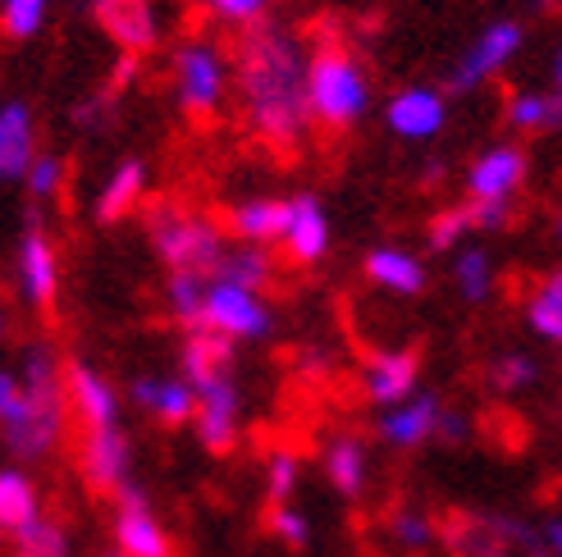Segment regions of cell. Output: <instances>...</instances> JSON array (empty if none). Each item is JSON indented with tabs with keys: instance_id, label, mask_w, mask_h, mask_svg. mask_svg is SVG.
Instances as JSON below:
<instances>
[{
	"instance_id": "obj_1",
	"label": "cell",
	"mask_w": 562,
	"mask_h": 557,
	"mask_svg": "<svg viewBox=\"0 0 562 557\" xmlns=\"http://www.w3.org/2000/svg\"><path fill=\"white\" fill-rule=\"evenodd\" d=\"M306 65H312V50L279 23L247 27L234 46V88L243 101V120L266 147L284 156H293L316 124L312 101H306Z\"/></svg>"
},
{
	"instance_id": "obj_2",
	"label": "cell",
	"mask_w": 562,
	"mask_h": 557,
	"mask_svg": "<svg viewBox=\"0 0 562 557\" xmlns=\"http://www.w3.org/2000/svg\"><path fill=\"white\" fill-rule=\"evenodd\" d=\"M306 101H312V120L325 133H348L352 124L367 120L371 110V73L361 55L344 42L312 46V65H306Z\"/></svg>"
},
{
	"instance_id": "obj_3",
	"label": "cell",
	"mask_w": 562,
	"mask_h": 557,
	"mask_svg": "<svg viewBox=\"0 0 562 557\" xmlns=\"http://www.w3.org/2000/svg\"><path fill=\"white\" fill-rule=\"evenodd\" d=\"M23 416L10 421L5 430V443L10 453L23 457V462H37L46 457L55 443L65 434V421H69V398H65V371L55 366V356L46 348H33L23 356Z\"/></svg>"
},
{
	"instance_id": "obj_4",
	"label": "cell",
	"mask_w": 562,
	"mask_h": 557,
	"mask_svg": "<svg viewBox=\"0 0 562 557\" xmlns=\"http://www.w3.org/2000/svg\"><path fill=\"white\" fill-rule=\"evenodd\" d=\"M147 234H151L156 257L170 265V274L211 278L215 265L224 261V252H229L220 225H211L206 215H196L188 206H175V202H156L147 211Z\"/></svg>"
},
{
	"instance_id": "obj_5",
	"label": "cell",
	"mask_w": 562,
	"mask_h": 557,
	"mask_svg": "<svg viewBox=\"0 0 562 557\" xmlns=\"http://www.w3.org/2000/svg\"><path fill=\"white\" fill-rule=\"evenodd\" d=\"M170 82H175V101L183 115L192 124H211L224 110V96H229L234 55L215 37H183L170 60Z\"/></svg>"
},
{
	"instance_id": "obj_6",
	"label": "cell",
	"mask_w": 562,
	"mask_h": 557,
	"mask_svg": "<svg viewBox=\"0 0 562 557\" xmlns=\"http://www.w3.org/2000/svg\"><path fill=\"white\" fill-rule=\"evenodd\" d=\"M521 46H526L521 19H494V23H485L481 33L471 37V46L462 50V60H458L453 78H448V88H453V92H475L498 69H508L521 55Z\"/></svg>"
},
{
	"instance_id": "obj_7",
	"label": "cell",
	"mask_w": 562,
	"mask_h": 557,
	"mask_svg": "<svg viewBox=\"0 0 562 557\" xmlns=\"http://www.w3.org/2000/svg\"><path fill=\"white\" fill-rule=\"evenodd\" d=\"M206 329L224 333V339H266L270 311L257 293L224 284V278H206Z\"/></svg>"
},
{
	"instance_id": "obj_8",
	"label": "cell",
	"mask_w": 562,
	"mask_h": 557,
	"mask_svg": "<svg viewBox=\"0 0 562 557\" xmlns=\"http://www.w3.org/2000/svg\"><path fill=\"white\" fill-rule=\"evenodd\" d=\"M384 124L393 137H403V143H430L448 124V96L439 88H420V82L416 88H403L389 96Z\"/></svg>"
},
{
	"instance_id": "obj_9",
	"label": "cell",
	"mask_w": 562,
	"mask_h": 557,
	"mask_svg": "<svg viewBox=\"0 0 562 557\" xmlns=\"http://www.w3.org/2000/svg\"><path fill=\"white\" fill-rule=\"evenodd\" d=\"M115 548L128 553V557H170V535L165 525L156 521L151 503L143 498L133 480L120 489V508H115Z\"/></svg>"
},
{
	"instance_id": "obj_10",
	"label": "cell",
	"mask_w": 562,
	"mask_h": 557,
	"mask_svg": "<svg viewBox=\"0 0 562 557\" xmlns=\"http://www.w3.org/2000/svg\"><path fill=\"white\" fill-rule=\"evenodd\" d=\"M530 160L517 143H498L481 151L467 170V197L471 202H513V192L526 183Z\"/></svg>"
},
{
	"instance_id": "obj_11",
	"label": "cell",
	"mask_w": 562,
	"mask_h": 557,
	"mask_svg": "<svg viewBox=\"0 0 562 557\" xmlns=\"http://www.w3.org/2000/svg\"><path fill=\"white\" fill-rule=\"evenodd\" d=\"M92 14L124 55H147L160 42V14L151 0H92Z\"/></svg>"
},
{
	"instance_id": "obj_12",
	"label": "cell",
	"mask_w": 562,
	"mask_h": 557,
	"mask_svg": "<svg viewBox=\"0 0 562 557\" xmlns=\"http://www.w3.org/2000/svg\"><path fill=\"white\" fill-rule=\"evenodd\" d=\"M65 398H69V416H78L82 430H105L120 425V398L88 361H69L65 366Z\"/></svg>"
},
{
	"instance_id": "obj_13",
	"label": "cell",
	"mask_w": 562,
	"mask_h": 557,
	"mask_svg": "<svg viewBox=\"0 0 562 557\" xmlns=\"http://www.w3.org/2000/svg\"><path fill=\"white\" fill-rule=\"evenodd\" d=\"M19 284H23L27 302H33L37 311H50L55 293H60V261H55V247L42 234L37 219L27 225V234L19 242Z\"/></svg>"
},
{
	"instance_id": "obj_14",
	"label": "cell",
	"mask_w": 562,
	"mask_h": 557,
	"mask_svg": "<svg viewBox=\"0 0 562 557\" xmlns=\"http://www.w3.org/2000/svg\"><path fill=\"white\" fill-rule=\"evenodd\" d=\"M37 160V120L27 101L0 105V183H23Z\"/></svg>"
},
{
	"instance_id": "obj_15",
	"label": "cell",
	"mask_w": 562,
	"mask_h": 557,
	"mask_svg": "<svg viewBox=\"0 0 562 557\" xmlns=\"http://www.w3.org/2000/svg\"><path fill=\"white\" fill-rule=\"evenodd\" d=\"M196 439L206 443L211 453H229L238 439V388L224 375L215 384H206L196 394Z\"/></svg>"
},
{
	"instance_id": "obj_16",
	"label": "cell",
	"mask_w": 562,
	"mask_h": 557,
	"mask_svg": "<svg viewBox=\"0 0 562 557\" xmlns=\"http://www.w3.org/2000/svg\"><path fill=\"white\" fill-rule=\"evenodd\" d=\"M284 252L293 265H316L329 252V215L312 192L289 197V229H284Z\"/></svg>"
},
{
	"instance_id": "obj_17",
	"label": "cell",
	"mask_w": 562,
	"mask_h": 557,
	"mask_svg": "<svg viewBox=\"0 0 562 557\" xmlns=\"http://www.w3.org/2000/svg\"><path fill=\"white\" fill-rule=\"evenodd\" d=\"M416 375H420V352L416 348H403V352H375L367 361V375H361V384H367V398L371 402L398 407V402L412 398Z\"/></svg>"
},
{
	"instance_id": "obj_18",
	"label": "cell",
	"mask_w": 562,
	"mask_h": 557,
	"mask_svg": "<svg viewBox=\"0 0 562 557\" xmlns=\"http://www.w3.org/2000/svg\"><path fill=\"white\" fill-rule=\"evenodd\" d=\"M82 476L97 489H124L128 485V434L120 425L82 434Z\"/></svg>"
},
{
	"instance_id": "obj_19",
	"label": "cell",
	"mask_w": 562,
	"mask_h": 557,
	"mask_svg": "<svg viewBox=\"0 0 562 557\" xmlns=\"http://www.w3.org/2000/svg\"><path fill=\"white\" fill-rule=\"evenodd\" d=\"M179 366H183V379L196 388V394H202L206 384L229 375V366H234V339H224V333H215V329H188Z\"/></svg>"
},
{
	"instance_id": "obj_20",
	"label": "cell",
	"mask_w": 562,
	"mask_h": 557,
	"mask_svg": "<svg viewBox=\"0 0 562 557\" xmlns=\"http://www.w3.org/2000/svg\"><path fill=\"white\" fill-rule=\"evenodd\" d=\"M439 416H443V407L435 394H412L380 421V439L393 443V448H416V443L439 434Z\"/></svg>"
},
{
	"instance_id": "obj_21",
	"label": "cell",
	"mask_w": 562,
	"mask_h": 557,
	"mask_svg": "<svg viewBox=\"0 0 562 557\" xmlns=\"http://www.w3.org/2000/svg\"><path fill=\"white\" fill-rule=\"evenodd\" d=\"M284 229H289V202L247 197V202L229 206V234H234L238 242H251V247L284 242Z\"/></svg>"
},
{
	"instance_id": "obj_22",
	"label": "cell",
	"mask_w": 562,
	"mask_h": 557,
	"mask_svg": "<svg viewBox=\"0 0 562 557\" xmlns=\"http://www.w3.org/2000/svg\"><path fill=\"white\" fill-rule=\"evenodd\" d=\"M133 402L165 425L196 421V388L188 379H133Z\"/></svg>"
},
{
	"instance_id": "obj_23",
	"label": "cell",
	"mask_w": 562,
	"mask_h": 557,
	"mask_svg": "<svg viewBox=\"0 0 562 557\" xmlns=\"http://www.w3.org/2000/svg\"><path fill=\"white\" fill-rule=\"evenodd\" d=\"M143 197H147V164L128 156L101 183V192H97V219H101V225H115V219H124Z\"/></svg>"
},
{
	"instance_id": "obj_24",
	"label": "cell",
	"mask_w": 562,
	"mask_h": 557,
	"mask_svg": "<svg viewBox=\"0 0 562 557\" xmlns=\"http://www.w3.org/2000/svg\"><path fill=\"white\" fill-rule=\"evenodd\" d=\"M367 274H371V284H380L389 293H403V297L426 288V265H420L412 252H398V247H375L367 257Z\"/></svg>"
},
{
	"instance_id": "obj_25",
	"label": "cell",
	"mask_w": 562,
	"mask_h": 557,
	"mask_svg": "<svg viewBox=\"0 0 562 557\" xmlns=\"http://www.w3.org/2000/svg\"><path fill=\"white\" fill-rule=\"evenodd\" d=\"M42 516L37 508V485L23 470L5 466L0 470V535H19L23 525H33Z\"/></svg>"
},
{
	"instance_id": "obj_26",
	"label": "cell",
	"mask_w": 562,
	"mask_h": 557,
	"mask_svg": "<svg viewBox=\"0 0 562 557\" xmlns=\"http://www.w3.org/2000/svg\"><path fill=\"white\" fill-rule=\"evenodd\" d=\"M270 274H274V261H270L266 247L243 242V247H229V252H224V261L215 265L211 278H224V284H238L247 293H257V288L270 284Z\"/></svg>"
},
{
	"instance_id": "obj_27",
	"label": "cell",
	"mask_w": 562,
	"mask_h": 557,
	"mask_svg": "<svg viewBox=\"0 0 562 557\" xmlns=\"http://www.w3.org/2000/svg\"><path fill=\"white\" fill-rule=\"evenodd\" d=\"M508 128H517V133L562 128V96H553V92H513L508 96Z\"/></svg>"
},
{
	"instance_id": "obj_28",
	"label": "cell",
	"mask_w": 562,
	"mask_h": 557,
	"mask_svg": "<svg viewBox=\"0 0 562 557\" xmlns=\"http://www.w3.org/2000/svg\"><path fill=\"white\" fill-rule=\"evenodd\" d=\"M325 470H329V480L339 493L357 498L361 489H367V448H361L357 439H334L329 448H325Z\"/></svg>"
},
{
	"instance_id": "obj_29",
	"label": "cell",
	"mask_w": 562,
	"mask_h": 557,
	"mask_svg": "<svg viewBox=\"0 0 562 557\" xmlns=\"http://www.w3.org/2000/svg\"><path fill=\"white\" fill-rule=\"evenodd\" d=\"M526 320L536 333H544L549 343H562V270L544 274L536 284V293L526 302Z\"/></svg>"
},
{
	"instance_id": "obj_30",
	"label": "cell",
	"mask_w": 562,
	"mask_h": 557,
	"mask_svg": "<svg viewBox=\"0 0 562 557\" xmlns=\"http://www.w3.org/2000/svg\"><path fill=\"white\" fill-rule=\"evenodd\" d=\"M165 302H170V316L183 329H206V278L202 274H170Z\"/></svg>"
},
{
	"instance_id": "obj_31",
	"label": "cell",
	"mask_w": 562,
	"mask_h": 557,
	"mask_svg": "<svg viewBox=\"0 0 562 557\" xmlns=\"http://www.w3.org/2000/svg\"><path fill=\"white\" fill-rule=\"evenodd\" d=\"M50 14V0H0V37L5 42H33Z\"/></svg>"
},
{
	"instance_id": "obj_32",
	"label": "cell",
	"mask_w": 562,
	"mask_h": 557,
	"mask_svg": "<svg viewBox=\"0 0 562 557\" xmlns=\"http://www.w3.org/2000/svg\"><path fill=\"white\" fill-rule=\"evenodd\" d=\"M14 557H69V539L60 531V521L37 516L33 525H23L14 535Z\"/></svg>"
},
{
	"instance_id": "obj_33",
	"label": "cell",
	"mask_w": 562,
	"mask_h": 557,
	"mask_svg": "<svg viewBox=\"0 0 562 557\" xmlns=\"http://www.w3.org/2000/svg\"><path fill=\"white\" fill-rule=\"evenodd\" d=\"M23 187H27V197H33V202L55 197V192L65 187V156H55V151H37L33 170L23 174Z\"/></svg>"
},
{
	"instance_id": "obj_34",
	"label": "cell",
	"mask_w": 562,
	"mask_h": 557,
	"mask_svg": "<svg viewBox=\"0 0 562 557\" xmlns=\"http://www.w3.org/2000/svg\"><path fill=\"white\" fill-rule=\"evenodd\" d=\"M202 5L211 10V19L215 23H224V27H257V23H266V14H270V5L274 0H202Z\"/></svg>"
},
{
	"instance_id": "obj_35",
	"label": "cell",
	"mask_w": 562,
	"mask_h": 557,
	"mask_svg": "<svg viewBox=\"0 0 562 557\" xmlns=\"http://www.w3.org/2000/svg\"><path fill=\"white\" fill-rule=\"evenodd\" d=\"M453 278H458V288L467 302H485L490 293V257L481 252V247H467V252L458 257L453 265Z\"/></svg>"
},
{
	"instance_id": "obj_36",
	"label": "cell",
	"mask_w": 562,
	"mask_h": 557,
	"mask_svg": "<svg viewBox=\"0 0 562 557\" xmlns=\"http://www.w3.org/2000/svg\"><path fill=\"white\" fill-rule=\"evenodd\" d=\"M536 375H540V366L526 352H508V356H498L490 366V384L494 388H526V384H536Z\"/></svg>"
},
{
	"instance_id": "obj_37",
	"label": "cell",
	"mask_w": 562,
	"mask_h": 557,
	"mask_svg": "<svg viewBox=\"0 0 562 557\" xmlns=\"http://www.w3.org/2000/svg\"><path fill=\"white\" fill-rule=\"evenodd\" d=\"M467 234H471V211H467V206L439 211V215L430 219V247H435V252H448V247H458Z\"/></svg>"
},
{
	"instance_id": "obj_38",
	"label": "cell",
	"mask_w": 562,
	"mask_h": 557,
	"mask_svg": "<svg viewBox=\"0 0 562 557\" xmlns=\"http://www.w3.org/2000/svg\"><path fill=\"white\" fill-rule=\"evenodd\" d=\"M297 489V457L293 453H274L270 466H266V493L274 503H284V498Z\"/></svg>"
},
{
	"instance_id": "obj_39",
	"label": "cell",
	"mask_w": 562,
	"mask_h": 557,
	"mask_svg": "<svg viewBox=\"0 0 562 557\" xmlns=\"http://www.w3.org/2000/svg\"><path fill=\"white\" fill-rule=\"evenodd\" d=\"M266 525H270V535H279L284 544H293V548H302L306 544V516L302 512H293V508H284V503H274L270 512H266Z\"/></svg>"
},
{
	"instance_id": "obj_40",
	"label": "cell",
	"mask_w": 562,
	"mask_h": 557,
	"mask_svg": "<svg viewBox=\"0 0 562 557\" xmlns=\"http://www.w3.org/2000/svg\"><path fill=\"white\" fill-rule=\"evenodd\" d=\"M23 375H10V371H0V430H5L10 421H19L23 416Z\"/></svg>"
},
{
	"instance_id": "obj_41",
	"label": "cell",
	"mask_w": 562,
	"mask_h": 557,
	"mask_svg": "<svg viewBox=\"0 0 562 557\" xmlns=\"http://www.w3.org/2000/svg\"><path fill=\"white\" fill-rule=\"evenodd\" d=\"M393 535H398L403 548H426L435 531H430V521L420 512H398V516H393Z\"/></svg>"
},
{
	"instance_id": "obj_42",
	"label": "cell",
	"mask_w": 562,
	"mask_h": 557,
	"mask_svg": "<svg viewBox=\"0 0 562 557\" xmlns=\"http://www.w3.org/2000/svg\"><path fill=\"white\" fill-rule=\"evenodd\" d=\"M467 211H471V229H485V234H494V229L508 225L513 202H467Z\"/></svg>"
},
{
	"instance_id": "obj_43",
	"label": "cell",
	"mask_w": 562,
	"mask_h": 557,
	"mask_svg": "<svg viewBox=\"0 0 562 557\" xmlns=\"http://www.w3.org/2000/svg\"><path fill=\"white\" fill-rule=\"evenodd\" d=\"M82 128H101V120H105V96H97V101H88V105H78V115H74Z\"/></svg>"
},
{
	"instance_id": "obj_44",
	"label": "cell",
	"mask_w": 562,
	"mask_h": 557,
	"mask_svg": "<svg viewBox=\"0 0 562 557\" xmlns=\"http://www.w3.org/2000/svg\"><path fill=\"white\" fill-rule=\"evenodd\" d=\"M439 434H443V439H453V443H462V439H467L462 411H443V416H439Z\"/></svg>"
},
{
	"instance_id": "obj_45",
	"label": "cell",
	"mask_w": 562,
	"mask_h": 557,
	"mask_svg": "<svg viewBox=\"0 0 562 557\" xmlns=\"http://www.w3.org/2000/svg\"><path fill=\"white\" fill-rule=\"evenodd\" d=\"M544 544H549L553 557H562V516H553V521L544 525Z\"/></svg>"
},
{
	"instance_id": "obj_46",
	"label": "cell",
	"mask_w": 562,
	"mask_h": 557,
	"mask_svg": "<svg viewBox=\"0 0 562 557\" xmlns=\"http://www.w3.org/2000/svg\"><path fill=\"white\" fill-rule=\"evenodd\" d=\"M549 78H553V96H562V42H558V50H553V69H549Z\"/></svg>"
},
{
	"instance_id": "obj_47",
	"label": "cell",
	"mask_w": 562,
	"mask_h": 557,
	"mask_svg": "<svg viewBox=\"0 0 562 557\" xmlns=\"http://www.w3.org/2000/svg\"><path fill=\"white\" fill-rule=\"evenodd\" d=\"M10 329V316H5V306H0V333H5Z\"/></svg>"
},
{
	"instance_id": "obj_48",
	"label": "cell",
	"mask_w": 562,
	"mask_h": 557,
	"mask_svg": "<svg viewBox=\"0 0 562 557\" xmlns=\"http://www.w3.org/2000/svg\"><path fill=\"white\" fill-rule=\"evenodd\" d=\"M105 557H128V553H120V548H110V553H105Z\"/></svg>"
},
{
	"instance_id": "obj_49",
	"label": "cell",
	"mask_w": 562,
	"mask_h": 557,
	"mask_svg": "<svg viewBox=\"0 0 562 557\" xmlns=\"http://www.w3.org/2000/svg\"><path fill=\"white\" fill-rule=\"evenodd\" d=\"M179 5H202V0H179Z\"/></svg>"
},
{
	"instance_id": "obj_50",
	"label": "cell",
	"mask_w": 562,
	"mask_h": 557,
	"mask_svg": "<svg viewBox=\"0 0 562 557\" xmlns=\"http://www.w3.org/2000/svg\"><path fill=\"white\" fill-rule=\"evenodd\" d=\"M558 242H562V215H558Z\"/></svg>"
}]
</instances>
